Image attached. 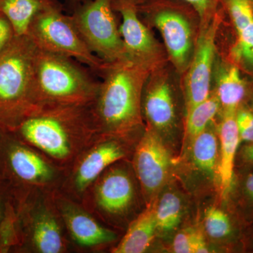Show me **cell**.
<instances>
[{"label":"cell","instance_id":"obj_22","mask_svg":"<svg viewBox=\"0 0 253 253\" xmlns=\"http://www.w3.org/2000/svg\"><path fill=\"white\" fill-rule=\"evenodd\" d=\"M219 107L217 95H212L186 113L185 146H190L195 138L208 127Z\"/></svg>","mask_w":253,"mask_h":253},{"label":"cell","instance_id":"obj_9","mask_svg":"<svg viewBox=\"0 0 253 253\" xmlns=\"http://www.w3.org/2000/svg\"><path fill=\"white\" fill-rule=\"evenodd\" d=\"M113 8L122 16L120 33L128 60L152 72L157 66L160 50L151 32L141 22L136 6L113 0Z\"/></svg>","mask_w":253,"mask_h":253},{"label":"cell","instance_id":"obj_12","mask_svg":"<svg viewBox=\"0 0 253 253\" xmlns=\"http://www.w3.org/2000/svg\"><path fill=\"white\" fill-rule=\"evenodd\" d=\"M236 111H224L219 126V162L217 174L219 177L221 195L226 197L234 181L236 155L240 143L239 129L236 120Z\"/></svg>","mask_w":253,"mask_h":253},{"label":"cell","instance_id":"obj_36","mask_svg":"<svg viewBox=\"0 0 253 253\" xmlns=\"http://www.w3.org/2000/svg\"><path fill=\"white\" fill-rule=\"evenodd\" d=\"M251 244H252L253 247V231L252 233V236H251Z\"/></svg>","mask_w":253,"mask_h":253},{"label":"cell","instance_id":"obj_33","mask_svg":"<svg viewBox=\"0 0 253 253\" xmlns=\"http://www.w3.org/2000/svg\"><path fill=\"white\" fill-rule=\"evenodd\" d=\"M239 162L241 166L249 168L253 166V142L246 143L238 154Z\"/></svg>","mask_w":253,"mask_h":253},{"label":"cell","instance_id":"obj_14","mask_svg":"<svg viewBox=\"0 0 253 253\" xmlns=\"http://www.w3.org/2000/svg\"><path fill=\"white\" fill-rule=\"evenodd\" d=\"M125 156V150L117 141L108 140L98 144L80 163L75 175L76 188L84 191L104 169Z\"/></svg>","mask_w":253,"mask_h":253},{"label":"cell","instance_id":"obj_30","mask_svg":"<svg viewBox=\"0 0 253 253\" xmlns=\"http://www.w3.org/2000/svg\"><path fill=\"white\" fill-rule=\"evenodd\" d=\"M236 123L241 141L253 142V113L240 109L236 113Z\"/></svg>","mask_w":253,"mask_h":253},{"label":"cell","instance_id":"obj_26","mask_svg":"<svg viewBox=\"0 0 253 253\" xmlns=\"http://www.w3.org/2000/svg\"><path fill=\"white\" fill-rule=\"evenodd\" d=\"M237 33L233 53L245 66L253 71V21Z\"/></svg>","mask_w":253,"mask_h":253},{"label":"cell","instance_id":"obj_15","mask_svg":"<svg viewBox=\"0 0 253 253\" xmlns=\"http://www.w3.org/2000/svg\"><path fill=\"white\" fill-rule=\"evenodd\" d=\"M51 9H64L59 0H0V11L9 20L16 36L27 35L38 14Z\"/></svg>","mask_w":253,"mask_h":253},{"label":"cell","instance_id":"obj_37","mask_svg":"<svg viewBox=\"0 0 253 253\" xmlns=\"http://www.w3.org/2000/svg\"><path fill=\"white\" fill-rule=\"evenodd\" d=\"M1 130H4V129H3V128H2V127H1V126H0V131H1Z\"/></svg>","mask_w":253,"mask_h":253},{"label":"cell","instance_id":"obj_16","mask_svg":"<svg viewBox=\"0 0 253 253\" xmlns=\"http://www.w3.org/2000/svg\"><path fill=\"white\" fill-rule=\"evenodd\" d=\"M64 218L73 239L81 246L91 247L116 240L113 231L105 229L90 216L76 208L65 210Z\"/></svg>","mask_w":253,"mask_h":253},{"label":"cell","instance_id":"obj_23","mask_svg":"<svg viewBox=\"0 0 253 253\" xmlns=\"http://www.w3.org/2000/svg\"><path fill=\"white\" fill-rule=\"evenodd\" d=\"M181 201L173 192L163 195L158 206H155V216L158 230L170 231L179 225L181 216Z\"/></svg>","mask_w":253,"mask_h":253},{"label":"cell","instance_id":"obj_35","mask_svg":"<svg viewBox=\"0 0 253 253\" xmlns=\"http://www.w3.org/2000/svg\"><path fill=\"white\" fill-rule=\"evenodd\" d=\"M89 0H63L64 9H67L70 13H72L80 5L86 2Z\"/></svg>","mask_w":253,"mask_h":253},{"label":"cell","instance_id":"obj_21","mask_svg":"<svg viewBox=\"0 0 253 253\" xmlns=\"http://www.w3.org/2000/svg\"><path fill=\"white\" fill-rule=\"evenodd\" d=\"M33 241L39 252L59 253L62 251V236L57 221L52 216L42 214L37 217L33 224Z\"/></svg>","mask_w":253,"mask_h":253},{"label":"cell","instance_id":"obj_3","mask_svg":"<svg viewBox=\"0 0 253 253\" xmlns=\"http://www.w3.org/2000/svg\"><path fill=\"white\" fill-rule=\"evenodd\" d=\"M14 131L56 159L71 154L72 143L96 131L91 106H35Z\"/></svg>","mask_w":253,"mask_h":253},{"label":"cell","instance_id":"obj_7","mask_svg":"<svg viewBox=\"0 0 253 253\" xmlns=\"http://www.w3.org/2000/svg\"><path fill=\"white\" fill-rule=\"evenodd\" d=\"M191 5L181 0H144L136 6L161 32L173 64L182 72L189 66L192 56V30L186 13Z\"/></svg>","mask_w":253,"mask_h":253},{"label":"cell","instance_id":"obj_11","mask_svg":"<svg viewBox=\"0 0 253 253\" xmlns=\"http://www.w3.org/2000/svg\"><path fill=\"white\" fill-rule=\"evenodd\" d=\"M142 113L149 127L161 136L174 127L176 122L175 107L172 88L163 77L153 73L145 83L142 94Z\"/></svg>","mask_w":253,"mask_h":253},{"label":"cell","instance_id":"obj_13","mask_svg":"<svg viewBox=\"0 0 253 253\" xmlns=\"http://www.w3.org/2000/svg\"><path fill=\"white\" fill-rule=\"evenodd\" d=\"M134 196L132 181L122 169H111L103 176L96 189L101 209L110 214H122L129 208Z\"/></svg>","mask_w":253,"mask_h":253},{"label":"cell","instance_id":"obj_1","mask_svg":"<svg viewBox=\"0 0 253 253\" xmlns=\"http://www.w3.org/2000/svg\"><path fill=\"white\" fill-rule=\"evenodd\" d=\"M151 71L131 61L106 63L91 111L96 130L126 136L142 125V94Z\"/></svg>","mask_w":253,"mask_h":253},{"label":"cell","instance_id":"obj_18","mask_svg":"<svg viewBox=\"0 0 253 253\" xmlns=\"http://www.w3.org/2000/svg\"><path fill=\"white\" fill-rule=\"evenodd\" d=\"M157 230L154 205L131 223L126 235L113 250V253H144L151 246Z\"/></svg>","mask_w":253,"mask_h":253},{"label":"cell","instance_id":"obj_10","mask_svg":"<svg viewBox=\"0 0 253 253\" xmlns=\"http://www.w3.org/2000/svg\"><path fill=\"white\" fill-rule=\"evenodd\" d=\"M198 41L185 81L186 113L210 96L218 18L214 15Z\"/></svg>","mask_w":253,"mask_h":253},{"label":"cell","instance_id":"obj_28","mask_svg":"<svg viewBox=\"0 0 253 253\" xmlns=\"http://www.w3.org/2000/svg\"><path fill=\"white\" fill-rule=\"evenodd\" d=\"M240 181L239 204L248 220L253 224V166Z\"/></svg>","mask_w":253,"mask_h":253},{"label":"cell","instance_id":"obj_5","mask_svg":"<svg viewBox=\"0 0 253 253\" xmlns=\"http://www.w3.org/2000/svg\"><path fill=\"white\" fill-rule=\"evenodd\" d=\"M51 9L38 14L28 28L27 36L37 47L78 60L101 76L106 66L83 41L70 15Z\"/></svg>","mask_w":253,"mask_h":253},{"label":"cell","instance_id":"obj_32","mask_svg":"<svg viewBox=\"0 0 253 253\" xmlns=\"http://www.w3.org/2000/svg\"><path fill=\"white\" fill-rule=\"evenodd\" d=\"M191 237H192V231L184 230L178 233L173 241V252L193 253Z\"/></svg>","mask_w":253,"mask_h":253},{"label":"cell","instance_id":"obj_31","mask_svg":"<svg viewBox=\"0 0 253 253\" xmlns=\"http://www.w3.org/2000/svg\"><path fill=\"white\" fill-rule=\"evenodd\" d=\"M16 36L9 20L0 11V53L9 45Z\"/></svg>","mask_w":253,"mask_h":253},{"label":"cell","instance_id":"obj_19","mask_svg":"<svg viewBox=\"0 0 253 253\" xmlns=\"http://www.w3.org/2000/svg\"><path fill=\"white\" fill-rule=\"evenodd\" d=\"M216 95L224 111H237L246 95V84L235 66L226 68L221 73Z\"/></svg>","mask_w":253,"mask_h":253},{"label":"cell","instance_id":"obj_8","mask_svg":"<svg viewBox=\"0 0 253 253\" xmlns=\"http://www.w3.org/2000/svg\"><path fill=\"white\" fill-rule=\"evenodd\" d=\"M171 158L161 136L148 126L134 155V168L145 194L149 197L162 189L167 181Z\"/></svg>","mask_w":253,"mask_h":253},{"label":"cell","instance_id":"obj_4","mask_svg":"<svg viewBox=\"0 0 253 253\" xmlns=\"http://www.w3.org/2000/svg\"><path fill=\"white\" fill-rule=\"evenodd\" d=\"M36 45L16 36L0 53V126L14 131L32 108L33 58Z\"/></svg>","mask_w":253,"mask_h":253},{"label":"cell","instance_id":"obj_24","mask_svg":"<svg viewBox=\"0 0 253 253\" xmlns=\"http://www.w3.org/2000/svg\"><path fill=\"white\" fill-rule=\"evenodd\" d=\"M205 229L212 239H225L234 232V226L229 214L216 207L206 210Z\"/></svg>","mask_w":253,"mask_h":253},{"label":"cell","instance_id":"obj_25","mask_svg":"<svg viewBox=\"0 0 253 253\" xmlns=\"http://www.w3.org/2000/svg\"><path fill=\"white\" fill-rule=\"evenodd\" d=\"M229 11L237 33L253 21L252 0H221Z\"/></svg>","mask_w":253,"mask_h":253},{"label":"cell","instance_id":"obj_29","mask_svg":"<svg viewBox=\"0 0 253 253\" xmlns=\"http://www.w3.org/2000/svg\"><path fill=\"white\" fill-rule=\"evenodd\" d=\"M121 1L136 6L144 1V0H114ZM191 5L199 15L201 19L204 22H209L214 15L219 0H181Z\"/></svg>","mask_w":253,"mask_h":253},{"label":"cell","instance_id":"obj_17","mask_svg":"<svg viewBox=\"0 0 253 253\" xmlns=\"http://www.w3.org/2000/svg\"><path fill=\"white\" fill-rule=\"evenodd\" d=\"M8 161L15 175L26 182H45L52 177L53 170L49 165L36 153L24 146H11L8 153Z\"/></svg>","mask_w":253,"mask_h":253},{"label":"cell","instance_id":"obj_2","mask_svg":"<svg viewBox=\"0 0 253 253\" xmlns=\"http://www.w3.org/2000/svg\"><path fill=\"white\" fill-rule=\"evenodd\" d=\"M100 82L72 58L37 47L33 58L32 107L41 105L91 106Z\"/></svg>","mask_w":253,"mask_h":253},{"label":"cell","instance_id":"obj_38","mask_svg":"<svg viewBox=\"0 0 253 253\" xmlns=\"http://www.w3.org/2000/svg\"><path fill=\"white\" fill-rule=\"evenodd\" d=\"M253 6V0H252Z\"/></svg>","mask_w":253,"mask_h":253},{"label":"cell","instance_id":"obj_27","mask_svg":"<svg viewBox=\"0 0 253 253\" xmlns=\"http://www.w3.org/2000/svg\"><path fill=\"white\" fill-rule=\"evenodd\" d=\"M18 241L16 219L11 208H8L0 222V253H7Z\"/></svg>","mask_w":253,"mask_h":253},{"label":"cell","instance_id":"obj_34","mask_svg":"<svg viewBox=\"0 0 253 253\" xmlns=\"http://www.w3.org/2000/svg\"><path fill=\"white\" fill-rule=\"evenodd\" d=\"M193 253H209L206 240L201 232L198 231H192L191 237Z\"/></svg>","mask_w":253,"mask_h":253},{"label":"cell","instance_id":"obj_20","mask_svg":"<svg viewBox=\"0 0 253 253\" xmlns=\"http://www.w3.org/2000/svg\"><path fill=\"white\" fill-rule=\"evenodd\" d=\"M190 147L196 167L210 175L217 173L219 145L217 136L211 129L206 128L195 138Z\"/></svg>","mask_w":253,"mask_h":253},{"label":"cell","instance_id":"obj_6","mask_svg":"<svg viewBox=\"0 0 253 253\" xmlns=\"http://www.w3.org/2000/svg\"><path fill=\"white\" fill-rule=\"evenodd\" d=\"M112 2L113 0H89L70 16L89 49L105 63L129 61Z\"/></svg>","mask_w":253,"mask_h":253}]
</instances>
